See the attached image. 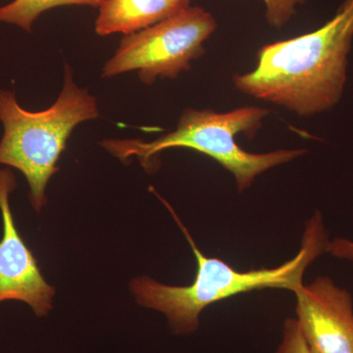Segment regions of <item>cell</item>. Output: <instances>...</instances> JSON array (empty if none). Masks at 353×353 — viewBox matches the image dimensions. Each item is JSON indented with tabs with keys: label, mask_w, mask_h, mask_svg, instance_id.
I'll return each mask as SVG.
<instances>
[{
	"label": "cell",
	"mask_w": 353,
	"mask_h": 353,
	"mask_svg": "<svg viewBox=\"0 0 353 353\" xmlns=\"http://www.w3.org/2000/svg\"><path fill=\"white\" fill-rule=\"evenodd\" d=\"M99 116L97 99L76 85L68 64H65L61 92L46 110H26L13 92L0 88V122L3 126L0 164L13 167L25 176L30 201L37 212L48 201L46 187L59 170L58 160L74 129Z\"/></svg>",
	"instance_id": "obj_4"
},
{
	"label": "cell",
	"mask_w": 353,
	"mask_h": 353,
	"mask_svg": "<svg viewBox=\"0 0 353 353\" xmlns=\"http://www.w3.org/2000/svg\"><path fill=\"white\" fill-rule=\"evenodd\" d=\"M16 185L12 171L0 169V212L3 224L0 241V303L22 301L41 317L52 308L55 289L44 280L36 257L16 227L9 204V196Z\"/></svg>",
	"instance_id": "obj_6"
},
{
	"label": "cell",
	"mask_w": 353,
	"mask_h": 353,
	"mask_svg": "<svg viewBox=\"0 0 353 353\" xmlns=\"http://www.w3.org/2000/svg\"><path fill=\"white\" fill-rule=\"evenodd\" d=\"M352 39L353 0H345L319 29L262 46L256 67L234 76V87L299 116L328 110L343 94Z\"/></svg>",
	"instance_id": "obj_1"
},
{
	"label": "cell",
	"mask_w": 353,
	"mask_h": 353,
	"mask_svg": "<svg viewBox=\"0 0 353 353\" xmlns=\"http://www.w3.org/2000/svg\"><path fill=\"white\" fill-rule=\"evenodd\" d=\"M275 353H313L304 339L296 319L285 320L283 339Z\"/></svg>",
	"instance_id": "obj_11"
},
{
	"label": "cell",
	"mask_w": 353,
	"mask_h": 353,
	"mask_svg": "<svg viewBox=\"0 0 353 353\" xmlns=\"http://www.w3.org/2000/svg\"><path fill=\"white\" fill-rule=\"evenodd\" d=\"M327 252L338 259L353 261V241L345 239H334L331 243L329 241Z\"/></svg>",
	"instance_id": "obj_12"
},
{
	"label": "cell",
	"mask_w": 353,
	"mask_h": 353,
	"mask_svg": "<svg viewBox=\"0 0 353 353\" xmlns=\"http://www.w3.org/2000/svg\"><path fill=\"white\" fill-rule=\"evenodd\" d=\"M216 29L212 14L201 6H190L148 29L125 36L102 68L101 77L111 79L137 71L146 85L159 78L176 79L189 71L192 60L204 54V43Z\"/></svg>",
	"instance_id": "obj_5"
},
{
	"label": "cell",
	"mask_w": 353,
	"mask_h": 353,
	"mask_svg": "<svg viewBox=\"0 0 353 353\" xmlns=\"http://www.w3.org/2000/svg\"><path fill=\"white\" fill-rule=\"evenodd\" d=\"M192 0H101L94 31L99 36H124L148 29L182 12Z\"/></svg>",
	"instance_id": "obj_8"
},
{
	"label": "cell",
	"mask_w": 353,
	"mask_h": 353,
	"mask_svg": "<svg viewBox=\"0 0 353 353\" xmlns=\"http://www.w3.org/2000/svg\"><path fill=\"white\" fill-rule=\"evenodd\" d=\"M152 190L168 208L185 234L196 256L197 271L194 282L189 285H163L143 276L132 280L131 289L141 305L166 315L174 333L190 334L196 331L202 310L210 304L236 294L269 288L294 292L303 284V274L309 265L323 252H327L329 241L322 216L316 212L306 224L303 245L294 259L276 268L253 269L245 272L236 270L223 260L204 255L170 204L155 190Z\"/></svg>",
	"instance_id": "obj_2"
},
{
	"label": "cell",
	"mask_w": 353,
	"mask_h": 353,
	"mask_svg": "<svg viewBox=\"0 0 353 353\" xmlns=\"http://www.w3.org/2000/svg\"><path fill=\"white\" fill-rule=\"evenodd\" d=\"M296 321L313 353H353V304L347 290L319 277L294 290Z\"/></svg>",
	"instance_id": "obj_7"
},
{
	"label": "cell",
	"mask_w": 353,
	"mask_h": 353,
	"mask_svg": "<svg viewBox=\"0 0 353 353\" xmlns=\"http://www.w3.org/2000/svg\"><path fill=\"white\" fill-rule=\"evenodd\" d=\"M308 0H263L265 18L274 29L281 30L296 16L297 7Z\"/></svg>",
	"instance_id": "obj_10"
},
{
	"label": "cell",
	"mask_w": 353,
	"mask_h": 353,
	"mask_svg": "<svg viewBox=\"0 0 353 353\" xmlns=\"http://www.w3.org/2000/svg\"><path fill=\"white\" fill-rule=\"evenodd\" d=\"M101 0H12L0 6V23L14 25L32 32V26L46 11L61 6H90L99 8Z\"/></svg>",
	"instance_id": "obj_9"
},
{
	"label": "cell",
	"mask_w": 353,
	"mask_h": 353,
	"mask_svg": "<svg viewBox=\"0 0 353 353\" xmlns=\"http://www.w3.org/2000/svg\"><path fill=\"white\" fill-rule=\"evenodd\" d=\"M269 111L256 106L217 113L210 109H185L174 131L152 141L143 139H104L101 146L122 162L138 158L150 171L153 158L170 148H188L212 158L234 176L239 192L252 187L255 178L265 171L301 157L304 148L279 150L268 153L246 152L236 143V137L245 134L252 139L262 126Z\"/></svg>",
	"instance_id": "obj_3"
}]
</instances>
